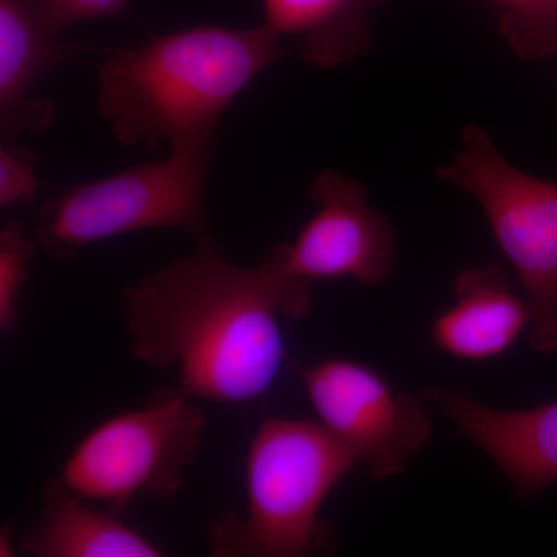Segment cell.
Instances as JSON below:
<instances>
[{
  "label": "cell",
  "mask_w": 557,
  "mask_h": 557,
  "mask_svg": "<svg viewBox=\"0 0 557 557\" xmlns=\"http://www.w3.org/2000/svg\"><path fill=\"white\" fill-rule=\"evenodd\" d=\"M38 190L36 161L27 150L13 141H2L0 148V207L11 208L35 199Z\"/></svg>",
  "instance_id": "2e32d148"
},
{
  "label": "cell",
  "mask_w": 557,
  "mask_h": 557,
  "mask_svg": "<svg viewBox=\"0 0 557 557\" xmlns=\"http://www.w3.org/2000/svg\"><path fill=\"white\" fill-rule=\"evenodd\" d=\"M443 183L468 194L482 209L498 247L518 274L537 354L557 351V183L519 170L480 126L461 131Z\"/></svg>",
  "instance_id": "5b68a950"
},
{
  "label": "cell",
  "mask_w": 557,
  "mask_h": 557,
  "mask_svg": "<svg viewBox=\"0 0 557 557\" xmlns=\"http://www.w3.org/2000/svg\"><path fill=\"white\" fill-rule=\"evenodd\" d=\"M318 211L292 245L271 249L289 276L311 284L322 278H355L379 285L394 267V230L370 207L364 186L339 172H322L310 186Z\"/></svg>",
  "instance_id": "ba28073f"
},
{
  "label": "cell",
  "mask_w": 557,
  "mask_h": 557,
  "mask_svg": "<svg viewBox=\"0 0 557 557\" xmlns=\"http://www.w3.org/2000/svg\"><path fill=\"white\" fill-rule=\"evenodd\" d=\"M358 461L324 424L300 418L263 420L249 445L247 511L209 523L211 556L302 557L329 544L319 520L333 487Z\"/></svg>",
  "instance_id": "3957f363"
},
{
  "label": "cell",
  "mask_w": 557,
  "mask_h": 557,
  "mask_svg": "<svg viewBox=\"0 0 557 557\" xmlns=\"http://www.w3.org/2000/svg\"><path fill=\"white\" fill-rule=\"evenodd\" d=\"M131 357L177 369L186 397L244 405L265 394L284 361L277 318L302 319L310 285L270 251L255 269L228 262L214 239L121 292Z\"/></svg>",
  "instance_id": "6da1fadb"
},
{
  "label": "cell",
  "mask_w": 557,
  "mask_h": 557,
  "mask_svg": "<svg viewBox=\"0 0 557 557\" xmlns=\"http://www.w3.org/2000/svg\"><path fill=\"white\" fill-rule=\"evenodd\" d=\"M384 0H260L263 24L278 38H293L304 60L336 69L366 57L370 13Z\"/></svg>",
  "instance_id": "4fadbf2b"
},
{
  "label": "cell",
  "mask_w": 557,
  "mask_h": 557,
  "mask_svg": "<svg viewBox=\"0 0 557 557\" xmlns=\"http://www.w3.org/2000/svg\"><path fill=\"white\" fill-rule=\"evenodd\" d=\"M525 298L497 265L467 269L454 282V300L432 322L431 338L443 354L463 361L500 357L530 329Z\"/></svg>",
  "instance_id": "8fae6325"
},
{
  "label": "cell",
  "mask_w": 557,
  "mask_h": 557,
  "mask_svg": "<svg viewBox=\"0 0 557 557\" xmlns=\"http://www.w3.org/2000/svg\"><path fill=\"white\" fill-rule=\"evenodd\" d=\"M47 16L60 30L78 22L101 20L120 13L126 0H39Z\"/></svg>",
  "instance_id": "e0dca14e"
},
{
  "label": "cell",
  "mask_w": 557,
  "mask_h": 557,
  "mask_svg": "<svg viewBox=\"0 0 557 557\" xmlns=\"http://www.w3.org/2000/svg\"><path fill=\"white\" fill-rule=\"evenodd\" d=\"M214 141L171 149L163 160L83 183L47 201L35 223L38 247L67 259L100 242L148 230L212 240L205 183Z\"/></svg>",
  "instance_id": "277c9868"
},
{
  "label": "cell",
  "mask_w": 557,
  "mask_h": 557,
  "mask_svg": "<svg viewBox=\"0 0 557 557\" xmlns=\"http://www.w3.org/2000/svg\"><path fill=\"white\" fill-rule=\"evenodd\" d=\"M319 423L350 449L370 479L395 478L431 440L421 399L348 359L293 362Z\"/></svg>",
  "instance_id": "52a82bcc"
},
{
  "label": "cell",
  "mask_w": 557,
  "mask_h": 557,
  "mask_svg": "<svg viewBox=\"0 0 557 557\" xmlns=\"http://www.w3.org/2000/svg\"><path fill=\"white\" fill-rule=\"evenodd\" d=\"M38 522L20 548L35 557H160L163 549L100 507L51 482Z\"/></svg>",
  "instance_id": "7c38bea8"
},
{
  "label": "cell",
  "mask_w": 557,
  "mask_h": 557,
  "mask_svg": "<svg viewBox=\"0 0 557 557\" xmlns=\"http://www.w3.org/2000/svg\"><path fill=\"white\" fill-rule=\"evenodd\" d=\"M61 32L39 0H0L2 141L47 129L53 121V102L35 90L64 54Z\"/></svg>",
  "instance_id": "30bf717a"
},
{
  "label": "cell",
  "mask_w": 557,
  "mask_h": 557,
  "mask_svg": "<svg viewBox=\"0 0 557 557\" xmlns=\"http://www.w3.org/2000/svg\"><path fill=\"white\" fill-rule=\"evenodd\" d=\"M11 556H16V548H14L10 525H3L0 530V557Z\"/></svg>",
  "instance_id": "ac0fdd59"
},
{
  "label": "cell",
  "mask_w": 557,
  "mask_h": 557,
  "mask_svg": "<svg viewBox=\"0 0 557 557\" xmlns=\"http://www.w3.org/2000/svg\"><path fill=\"white\" fill-rule=\"evenodd\" d=\"M284 53L265 24L170 33L106 58L98 69V108L124 146L214 141L222 113Z\"/></svg>",
  "instance_id": "7a4b0ae2"
},
{
  "label": "cell",
  "mask_w": 557,
  "mask_h": 557,
  "mask_svg": "<svg viewBox=\"0 0 557 557\" xmlns=\"http://www.w3.org/2000/svg\"><path fill=\"white\" fill-rule=\"evenodd\" d=\"M498 28L516 54L528 61L557 51V0H490Z\"/></svg>",
  "instance_id": "5bb4252c"
},
{
  "label": "cell",
  "mask_w": 557,
  "mask_h": 557,
  "mask_svg": "<svg viewBox=\"0 0 557 557\" xmlns=\"http://www.w3.org/2000/svg\"><path fill=\"white\" fill-rule=\"evenodd\" d=\"M36 247L38 244L25 234L21 223H7L0 231V330L3 335H9L16 325L17 302L22 287L30 278L27 267Z\"/></svg>",
  "instance_id": "9a60e30c"
},
{
  "label": "cell",
  "mask_w": 557,
  "mask_h": 557,
  "mask_svg": "<svg viewBox=\"0 0 557 557\" xmlns=\"http://www.w3.org/2000/svg\"><path fill=\"white\" fill-rule=\"evenodd\" d=\"M423 397L496 463L520 496H537L557 482V401L502 410L453 388L429 387Z\"/></svg>",
  "instance_id": "9c48e42d"
},
{
  "label": "cell",
  "mask_w": 557,
  "mask_h": 557,
  "mask_svg": "<svg viewBox=\"0 0 557 557\" xmlns=\"http://www.w3.org/2000/svg\"><path fill=\"white\" fill-rule=\"evenodd\" d=\"M203 416L177 388H157L141 409L91 429L58 485L123 516L138 496L172 498L199 454Z\"/></svg>",
  "instance_id": "8992f818"
}]
</instances>
